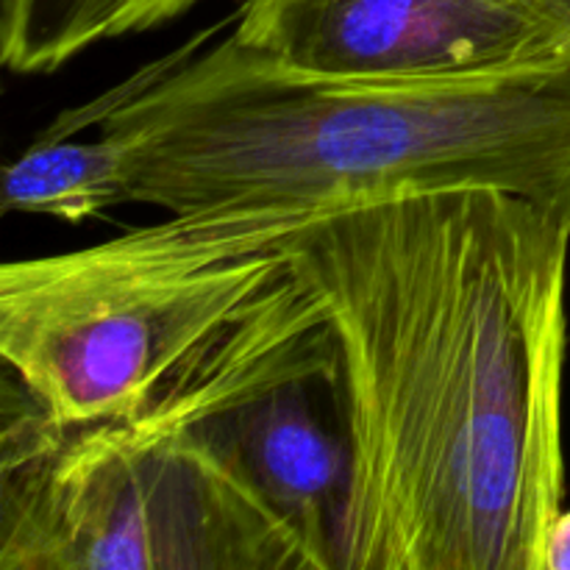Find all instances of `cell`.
<instances>
[{
    "label": "cell",
    "instance_id": "obj_1",
    "mask_svg": "<svg viewBox=\"0 0 570 570\" xmlns=\"http://www.w3.org/2000/svg\"><path fill=\"white\" fill-rule=\"evenodd\" d=\"M348 432L337 570H546L566 501L570 217L504 189L326 212L276 245Z\"/></svg>",
    "mask_w": 570,
    "mask_h": 570
},
{
    "label": "cell",
    "instance_id": "obj_2",
    "mask_svg": "<svg viewBox=\"0 0 570 570\" xmlns=\"http://www.w3.org/2000/svg\"><path fill=\"white\" fill-rule=\"evenodd\" d=\"M217 28V26H215ZM39 137L95 122L128 204L309 220L443 189H504L570 217V67L438 81L295 70L212 31Z\"/></svg>",
    "mask_w": 570,
    "mask_h": 570
},
{
    "label": "cell",
    "instance_id": "obj_3",
    "mask_svg": "<svg viewBox=\"0 0 570 570\" xmlns=\"http://www.w3.org/2000/svg\"><path fill=\"white\" fill-rule=\"evenodd\" d=\"M304 220L167 215L67 254L0 267V356L61 426L154 410L234 343L284 276Z\"/></svg>",
    "mask_w": 570,
    "mask_h": 570
},
{
    "label": "cell",
    "instance_id": "obj_4",
    "mask_svg": "<svg viewBox=\"0 0 570 570\" xmlns=\"http://www.w3.org/2000/svg\"><path fill=\"white\" fill-rule=\"evenodd\" d=\"M0 570H321L215 421L61 426L11 376Z\"/></svg>",
    "mask_w": 570,
    "mask_h": 570
},
{
    "label": "cell",
    "instance_id": "obj_5",
    "mask_svg": "<svg viewBox=\"0 0 570 570\" xmlns=\"http://www.w3.org/2000/svg\"><path fill=\"white\" fill-rule=\"evenodd\" d=\"M248 50L365 81L568 70L570 31L538 0H243Z\"/></svg>",
    "mask_w": 570,
    "mask_h": 570
},
{
    "label": "cell",
    "instance_id": "obj_6",
    "mask_svg": "<svg viewBox=\"0 0 570 570\" xmlns=\"http://www.w3.org/2000/svg\"><path fill=\"white\" fill-rule=\"evenodd\" d=\"M212 421L265 499L298 529L317 568L334 570L351 454L328 326L293 365Z\"/></svg>",
    "mask_w": 570,
    "mask_h": 570
},
{
    "label": "cell",
    "instance_id": "obj_7",
    "mask_svg": "<svg viewBox=\"0 0 570 570\" xmlns=\"http://www.w3.org/2000/svg\"><path fill=\"white\" fill-rule=\"evenodd\" d=\"M204 0H3L0 59L20 76H48L109 39L167 26Z\"/></svg>",
    "mask_w": 570,
    "mask_h": 570
},
{
    "label": "cell",
    "instance_id": "obj_8",
    "mask_svg": "<svg viewBox=\"0 0 570 570\" xmlns=\"http://www.w3.org/2000/svg\"><path fill=\"white\" fill-rule=\"evenodd\" d=\"M128 204L120 159L106 137H37L3 167V215L83 223Z\"/></svg>",
    "mask_w": 570,
    "mask_h": 570
},
{
    "label": "cell",
    "instance_id": "obj_9",
    "mask_svg": "<svg viewBox=\"0 0 570 570\" xmlns=\"http://www.w3.org/2000/svg\"><path fill=\"white\" fill-rule=\"evenodd\" d=\"M546 570H570V510L554 518L546 540Z\"/></svg>",
    "mask_w": 570,
    "mask_h": 570
},
{
    "label": "cell",
    "instance_id": "obj_10",
    "mask_svg": "<svg viewBox=\"0 0 570 570\" xmlns=\"http://www.w3.org/2000/svg\"><path fill=\"white\" fill-rule=\"evenodd\" d=\"M538 3L546 6V9H549L570 31V0H538Z\"/></svg>",
    "mask_w": 570,
    "mask_h": 570
}]
</instances>
